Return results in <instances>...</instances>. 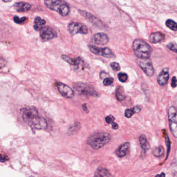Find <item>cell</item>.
<instances>
[{
  "label": "cell",
  "mask_w": 177,
  "mask_h": 177,
  "mask_svg": "<svg viewBox=\"0 0 177 177\" xmlns=\"http://www.w3.org/2000/svg\"><path fill=\"white\" fill-rule=\"evenodd\" d=\"M169 70L166 67L162 70L157 76V82L160 86H165L168 83L169 78Z\"/></svg>",
  "instance_id": "15"
},
{
  "label": "cell",
  "mask_w": 177,
  "mask_h": 177,
  "mask_svg": "<svg viewBox=\"0 0 177 177\" xmlns=\"http://www.w3.org/2000/svg\"><path fill=\"white\" fill-rule=\"evenodd\" d=\"M89 48L91 52L95 55L101 56L108 58H115V55H114V53L108 47L100 48L92 45H89Z\"/></svg>",
  "instance_id": "6"
},
{
  "label": "cell",
  "mask_w": 177,
  "mask_h": 177,
  "mask_svg": "<svg viewBox=\"0 0 177 177\" xmlns=\"http://www.w3.org/2000/svg\"><path fill=\"white\" fill-rule=\"evenodd\" d=\"M109 38L108 35L104 33H98L95 34L92 38L93 42L97 45H106L109 42Z\"/></svg>",
  "instance_id": "13"
},
{
  "label": "cell",
  "mask_w": 177,
  "mask_h": 177,
  "mask_svg": "<svg viewBox=\"0 0 177 177\" xmlns=\"http://www.w3.org/2000/svg\"><path fill=\"white\" fill-rule=\"evenodd\" d=\"M171 85L173 88H176L177 87V78L176 76H173L172 78Z\"/></svg>",
  "instance_id": "35"
},
{
  "label": "cell",
  "mask_w": 177,
  "mask_h": 177,
  "mask_svg": "<svg viewBox=\"0 0 177 177\" xmlns=\"http://www.w3.org/2000/svg\"><path fill=\"white\" fill-rule=\"evenodd\" d=\"M130 148V144L129 142H125L124 144H121L118 147V148L115 151V154L116 156L122 158L126 155Z\"/></svg>",
  "instance_id": "16"
},
{
  "label": "cell",
  "mask_w": 177,
  "mask_h": 177,
  "mask_svg": "<svg viewBox=\"0 0 177 177\" xmlns=\"http://www.w3.org/2000/svg\"><path fill=\"white\" fill-rule=\"evenodd\" d=\"M113 81H114V79L111 77L106 78L103 80V84L105 86H110L112 84Z\"/></svg>",
  "instance_id": "29"
},
{
  "label": "cell",
  "mask_w": 177,
  "mask_h": 177,
  "mask_svg": "<svg viewBox=\"0 0 177 177\" xmlns=\"http://www.w3.org/2000/svg\"><path fill=\"white\" fill-rule=\"evenodd\" d=\"M111 176V175L107 169L101 167H98L97 168V170L94 175L95 177H109Z\"/></svg>",
  "instance_id": "21"
},
{
  "label": "cell",
  "mask_w": 177,
  "mask_h": 177,
  "mask_svg": "<svg viewBox=\"0 0 177 177\" xmlns=\"http://www.w3.org/2000/svg\"><path fill=\"white\" fill-rule=\"evenodd\" d=\"M115 120V118L114 116L112 115H108V116H107L105 118V122H106L107 123L109 124H111L112 122H113Z\"/></svg>",
  "instance_id": "34"
},
{
  "label": "cell",
  "mask_w": 177,
  "mask_h": 177,
  "mask_svg": "<svg viewBox=\"0 0 177 177\" xmlns=\"http://www.w3.org/2000/svg\"><path fill=\"white\" fill-rule=\"evenodd\" d=\"M107 76H109V74H107V73L102 71V72H100V76L101 78V79H103L104 78H107Z\"/></svg>",
  "instance_id": "37"
},
{
  "label": "cell",
  "mask_w": 177,
  "mask_h": 177,
  "mask_svg": "<svg viewBox=\"0 0 177 177\" xmlns=\"http://www.w3.org/2000/svg\"><path fill=\"white\" fill-rule=\"evenodd\" d=\"M111 124H112V128L113 129H114V130H116V129H118V123H116L115 122H112L111 123Z\"/></svg>",
  "instance_id": "38"
},
{
  "label": "cell",
  "mask_w": 177,
  "mask_h": 177,
  "mask_svg": "<svg viewBox=\"0 0 177 177\" xmlns=\"http://www.w3.org/2000/svg\"><path fill=\"white\" fill-rule=\"evenodd\" d=\"M57 87L59 93L65 98L70 99L74 97V91L67 85L65 84L62 83L58 82L57 83Z\"/></svg>",
  "instance_id": "10"
},
{
  "label": "cell",
  "mask_w": 177,
  "mask_h": 177,
  "mask_svg": "<svg viewBox=\"0 0 177 177\" xmlns=\"http://www.w3.org/2000/svg\"><path fill=\"white\" fill-rule=\"evenodd\" d=\"M135 113H136V111L133 107L131 109H127L125 111V116L127 118H131V117Z\"/></svg>",
  "instance_id": "27"
},
{
  "label": "cell",
  "mask_w": 177,
  "mask_h": 177,
  "mask_svg": "<svg viewBox=\"0 0 177 177\" xmlns=\"http://www.w3.org/2000/svg\"><path fill=\"white\" fill-rule=\"evenodd\" d=\"M177 44L175 43H170L169 44L167 45V47L171 51H173L175 53H177Z\"/></svg>",
  "instance_id": "32"
},
{
  "label": "cell",
  "mask_w": 177,
  "mask_h": 177,
  "mask_svg": "<svg viewBox=\"0 0 177 177\" xmlns=\"http://www.w3.org/2000/svg\"><path fill=\"white\" fill-rule=\"evenodd\" d=\"M165 142L166 144L167 147V158L168 157L169 153L170 152V139L169 137L168 136V135H166V139H165Z\"/></svg>",
  "instance_id": "31"
},
{
  "label": "cell",
  "mask_w": 177,
  "mask_h": 177,
  "mask_svg": "<svg viewBox=\"0 0 177 177\" xmlns=\"http://www.w3.org/2000/svg\"><path fill=\"white\" fill-rule=\"evenodd\" d=\"M44 3L47 7L57 12L62 16L69 14V6L64 0H45Z\"/></svg>",
  "instance_id": "3"
},
{
  "label": "cell",
  "mask_w": 177,
  "mask_h": 177,
  "mask_svg": "<svg viewBox=\"0 0 177 177\" xmlns=\"http://www.w3.org/2000/svg\"><path fill=\"white\" fill-rule=\"evenodd\" d=\"M40 31L41 38L43 41L51 40L57 36V33L54 30L49 27H43Z\"/></svg>",
  "instance_id": "11"
},
{
  "label": "cell",
  "mask_w": 177,
  "mask_h": 177,
  "mask_svg": "<svg viewBox=\"0 0 177 177\" xmlns=\"http://www.w3.org/2000/svg\"><path fill=\"white\" fill-rule=\"evenodd\" d=\"M165 38V34L160 32L152 33L150 36V41L153 43H157L162 41Z\"/></svg>",
  "instance_id": "19"
},
{
  "label": "cell",
  "mask_w": 177,
  "mask_h": 177,
  "mask_svg": "<svg viewBox=\"0 0 177 177\" xmlns=\"http://www.w3.org/2000/svg\"><path fill=\"white\" fill-rule=\"evenodd\" d=\"M168 120L171 133L175 138L177 137V111L175 107L172 106L169 109Z\"/></svg>",
  "instance_id": "5"
},
{
  "label": "cell",
  "mask_w": 177,
  "mask_h": 177,
  "mask_svg": "<svg viewBox=\"0 0 177 177\" xmlns=\"http://www.w3.org/2000/svg\"><path fill=\"white\" fill-rule=\"evenodd\" d=\"M62 59L69 63L71 65H73L74 67H78L80 63L82 62V59L81 57H78L76 58H72L71 57L67 56V55H62L61 56Z\"/></svg>",
  "instance_id": "17"
},
{
  "label": "cell",
  "mask_w": 177,
  "mask_h": 177,
  "mask_svg": "<svg viewBox=\"0 0 177 177\" xmlns=\"http://www.w3.org/2000/svg\"><path fill=\"white\" fill-rule=\"evenodd\" d=\"M9 157L7 156H2L0 155V161L1 162H5L7 160H9Z\"/></svg>",
  "instance_id": "36"
},
{
  "label": "cell",
  "mask_w": 177,
  "mask_h": 177,
  "mask_svg": "<svg viewBox=\"0 0 177 177\" xmlns=\"http://www.w3.org/2000/svg\"><path fill=\"white\" fill-rule=\"evenodd\" d=\"M166 25L167 27L169 28L171 30H173L174 31H177V24L173 20L168 19L166 22Z\"/></svg>",
  "instance_id": "25"
},
{
  "label": "cell",
  "mask_w": 177,
  "mask_h": 177,
  "mask_svg": "<svg viewBox=\"0 0 177 177\" xmlns=\"http://www.w3.org/2000/svg\"><path fill=\"white\" fill-rule=\"evenodd\" d=\"M139 141L141 148H142L143 150H144L145 151L150 150V144L148 141L146 135L144 134L141 135L139 137Z\"/></svg>",
  "instance_id": "20"
},
{
  "label": "cell",
  "mask_w": 177,
  "mask_h": 177,
  "mask_svg": "<svg viewBox=\"0 0 177 177\" xmlns=\"http://www.w3.org/2000/svg\"><path fill=\"white\" fill-rule=\"evenodd\" d=\"M68 30L70 34L75 35L78 33L86 34L88 33V28L84 24L80 22H71L68 25Z\"/></svg>",
  "instance_id": "9"
},
{
  "label": "cell",
  "mask_w": 177,
  "mask_h": 177,
  "mask_svg": "<svg viewBox=\"0 0 177 177\" xmlns=\"http://www.w3.org/2000/svg\"><path fill=\"white\" fill-rule=\"evenodd\" d=\"M111 138V135L109 133L98 132L91 135L87 139V142L93 149L98 150L108 144Z\"/></svg>",
  "instance_id": "1"
},
{
  "label": "cell",
  "mask_w": 177,
  "mask_h": 177,
  "mask_svg": "<svg viewBox=\"0 0 177 177\" xmlns=\"http://www.w3.org/2000/svg\"><path fill=\"white\" fill-rule=\"evenodd\" d=\"M83 110H84L85 112H87V113L89 112V109L87 108L86 104H84L83 105Z\"/></svg>",
  "instance_id": "39"
},
{
  "label": "cell",
  "mask_w": 177,
  "mask_h": 177,
  "mask_svg": "<svg viewBox=\"0 0 177 177\" xmlns=\"http://www.w3.org/2000/svg\"><path fill=\"white\" fill-rule=\"evenodd\" d=\"M2 1L4 2H11L12 0H2Z\"/></svg>",
  "instance_id": "41"
},
{
  "label": "cell",
  "mask_w": 177,
  "mask_h": 177,
  "mask_svg": "<svg viewBox=\"0 0 177 177\" xmlns=\"http://www.w3.org/2000/svg\"><path fill=\"white\" fill-rule=\"evenodd\" d=\"M29 125L35 129H45L47 127V123L45 119L38 115L32 120Z\"/></svg>",
  "instance_id": "12"
},
{
  "label": "cell",
  "mask_w": 177,
  "mask_h": 177,
  "mask_svg": "<svg viewBox=\"0 0 177 177\" xmlns=\"http://www.w3.org/2000/svg\"><path fill=\"white\" fill-rule=\"evenodd\" d=\"M79 12L80 13L81 15H82L83 17H84L85 18H86L89 21L91 22V23L95 25L96 26H97L99 28H103V24L101 21H100L99 19L91 15V13H88L85 11L80 10Z\"/></svg>",
  "instance_id": "14"
},
{
  "label": "cell",
  "mask_w": 177,
  "mask_h": 177,
  "mask_svg": "<svg viewBox=\"0 0 177 177\" xmlns=\"http://www.w3.org/2000/svg\"><path fill=\"white\" fill-rule=\"evenodd\" d=\"M46 23V21L44 19H41L40 17H37L35 19L34 28L36 31H40V30L43 27V25Z\"/></svg>",
  "instance_id": "23"
},
{
  "label": "cell",
  "mask_w": 177,
  "mask_h": 177,
  "mask_svg": "<svg viewBox=\"0 0 177 177\" xmlns=\"http://www.w3.org/2000/svg\"><path fill=\"white\" fill-rule=\"evenodd\" d=\"M110 67H111L113 70L115 71H120V65L116 62H113L111 63Z\"/></svg>",
  "instance_id": "30"
},
{
  "label": "cell",
  "mask_w": 177,
  "mask_h": 177,
  "mask_svg": "<svg viewBox=\"0 0 177 177\" xmlns=\"http://www.w3.org/2000/svg\"><path fill=\"white\" fill-rule=\"evenodd\" d=\"M26 19H27V18L25 17H22L21 18H19V17H18V16H15L14 17V20L16 23H22V22H25L26 20Z\"/></svg>",
  "instance_id": "33"
},
{
  "label": "cell",
  "mask_w": 177,
  "mask_h": 177,
  "mask_svg": "<svg viewBox=\"0 0 177 177\" xmlns=\"http://www.w3.org/2000/svg\"><path fill=\"white\" fill-rule=\"evenodd\" d=\"M156 176H160V177H165V174L164 173H162L161 175H156Z\"/></svg>",
  "instance_id": "40"
},
{
  "label": "cell",
  "mask_w": 177,
  "mask_h": 177,
  "mask_svg": "<svg viewBox=\"0 0 177 177\" xmlns=\"http://www.w3.org/2000/svg\"><path fill=\"white\" fill-rule=\"evenodd\" d=\"M118 80L120 81V82H125L128 78V75L125 73L120 72L118 73Z\"/></svg>",
  "instance_id": "28"
},
{
  "label": "cell",
  "mask_w": 177,
  "mask_h": 177,
  "mask_svg": "<svg viewBox=\"0 0 177 177\" xmlns=\"http://www.w3.org/2000/svg\"><path fill=\"white\" fill-rule=\"evenodd\" d=\"M22 118L27 124L29 125L36 116H38V110L34 107H29L22 110Z\"/></svg>",
  "instance_id": "8"
},
{
  "label": "cell",
  "mask_w": 177,
  "mask_h": 177,
  "mask_svg": "<svg viewBox=\"0 0 177 177\" xmlns=\"http://www.w3.org/2000/svg\"><path fill=\"white\" fill-rule=\"evenodd\" d=\"M137 62L141 69L148 76H152L154 74V69L152 61L149 58L148 59H138Z\"/></svg>",
  "instance_id": "7"
},
{
  "label": "cell",
  "mask_w": 177,
  "mask_h": 177,
  "mask_svg": "<svg viewBox=\"0 0 177 177\" xmlns=\"http://www.w3.org/2000/svg\"><path fill=\"white\" fill-rule=\"evenodd\" d=\"M152 153L153 155L157 157H160L164 155L165 153V150L162 146H159L158 147L155 148L153 151Z\"/></svg>",
  "instance_id": "24"
},
{
  "label": "cell",
  "mask_w": 177,
  "mask_h": 177,
  "mask_svg": "<svg viewBox=\"0 0 177 177\" xmlns=\"http://www.w3.org/2000/svg\"><path fill=\"white\" fill-rule=\"evenodd\" d=\"M14 7L18 12H27L31 9V5L24 2L16 3Z\"/></svg>",
  "instance_id": "18"
},
{
  "label": "cell",
  "mask_w": 177,
  "mask_h": 177,
  "mask_svg": "<svg viewBox=\"0 0 177 177\" xmlns=\"http://www.w3.org/2000/svg\"><path fill=\"white\" fill-rule=\"evenodd\" d=\"M115 96L119 101H123L126 98L124 89L122 86H118L116 89Z\"/></svg>",
  "instance_id": "22"
},
{
  "label": "cell",
  "mask_w": 177,
  "mask_h": 177,
  "mask_svg": "<svg viewBox=\"0 0 177 177\" xmlns=\"http://www.w3.org/2000/svg\"><path fill=\"white\" fill-rule=\"evenodd\" d=\"M80 128V124L78 122L75 123L71 126L70 127L68 130V133H69L70 134H73L78 131Z\"/></svg>",
  "instance_id": "26"
},
{
  "label": "cell",
  "mask_w": 177,
  "mask_h": 177,
  "mask_svg": "<svg viewBox=\"0 0 177 177\" xmlns=\"http://www.w3.org/2000/svg\"><path fill=\"white\" fill-rule=\"evenodd\" d=\"M133 47L135 55L140 59H148L152 54L151 47L143 40L136 39Z\"/></svg>",
  "instance_id": "2"
},
{
  "label": "cell",
  "mask_w": 177,
  "mask_h": 177,
  "mask_svg": "<svg viewBox=\"0 0 177 177\" xmlns=\"http://www.w3.org/2000/svg\"><path fill=\"white\" fill-rule=\"evenodd\" d=\"M74 89L78 95H86L92 97H99L98 93L94 87L86 83L77 82L73 86Z\"/></svg>",
  "instance_id": "4"
}]
</instances>
